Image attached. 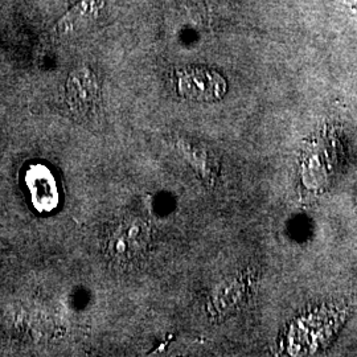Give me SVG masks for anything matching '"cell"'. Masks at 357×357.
Masks as SVG:
<instances>
[{"label":"cell","mask_w":357,"mask_h":357,"mask_svg":"<svg viewBox=\"0 0 357 357\" xmlns=\"http://www.w3.org/2000/svg\"><path fill=\"white\" fill-rule=\"evenodd\" d=\"M180 96L195 101H213L227 91V82L215 70L205 68L183 69L178 75Z\"/></svg>","instance_id":"cell-3"},{"label":"cell","mask_w":357,"mask_h":357,"mask_svg":"<svg viewBox=\"0 0 357 357\" xmlns=\"http://www.w3.org/2000/svg\"><path fill=\"white\" fill-rule=\"evenodd\" d=\"M101 101V86L96 73L88 66L72 70L65 84V102L72 114L90 118L96 114Z\"/></svg>","instance_id":"cell-2"},{"label":"cell","mask_w":357,"mask_h":357,"mask_svg":"<svg viewBox=\"0 0 357 357\" xmlns=\"http://www.w3.org/2000/svg\"><path fill=\"white\" fill-rule=\"evenodd\" d=\"M29 190H32L33 202L43 211H50L57 203V191L54 178L44 167L32 168L26 175Z\"/></svg>","instance_id":"cell-5"},{"label":"cell","mask_w":357,"mask_h":357,"mask_svg":"<svg viewBox=\"0 0 357 357\" xmlns=\"http://www.w3.org/2000/svg\"><path fill=\"white\" fill-rule=\"evenodd\" d=\"M113 0H78L53 26V35L73 36L102 16Z\"/></svg>","instance_id":"cell-4"},{"label":"cell","mask_w":357,"mask_h":357,"mask_svg":"<svg viewBox=\"0 0 357 357\" xmlns=\"http://www.w3.org/2000/svg\"><path fill=\"white\" fill-rule=\"evenodd\" d=\"M151 240L150 225L141 217H125L112 225L103 240L106 257L118 266L138 262Z\"/></svg>","instance_id":"cell-1"}]
</instances>
